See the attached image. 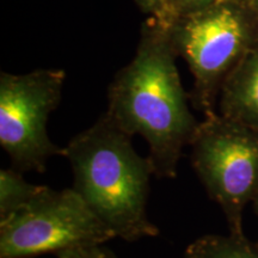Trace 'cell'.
<instances>
[{
    "mask_svg": "<svg viewBox=\"0 0 258 258\" xmlns=\"http://www.w3.org/2000/svg\"><path fill=\"white\" fill-rule=\"evenodd\" d=\"M111 239L112 232L73 188L46 186L29 205L0 220V258H36Z\"/></svg>",
    "mask_w": 258,
    "mask_h": 258,
    "instance_id": "cell-5",
    "label": "cell"
},
{
    "mask_svg": "<svg viewBox=\"0 0 258 258\" xmlns=\"http://www.w3.org/2000/svg\"><path fill=\"white\" fill-rule=\"evenodd\" d=\"M252 206H253V209H254V212H256V214H257V217H258V195L256 196V199L253 200V202H252ZM257 246H258V241H257Z\"/></svg>",
    "mask_w": 258,
    "mask_h": 258,
    "instance_id": "cell-14",
    "label": "cell"
},
{
    "mask_svg": "<svg viewBox=\"0 0 258 258\" xmlns=\"http://www.w3.org/2000/svg\"><path fill=\"white\" fill-rule=\"evenodd\" d=\"M56 258H116L115 253L110 249L103 245H89V246H78L61 251L55 254Z\"/></svg>",
    "mask_w": 258,
    "mask_h": 258,
    "instance_id": "cell-10",
    "label": "cell"
},
{
    "mask_svg": "<svg viewBox=\"0 0 258 258\" xmlns=\"http://www.w3.org/2000/svg\"><path fill=\"white\" fill-rule=\"evenodd\" d=\"M225 2V0H172L170 15L165 22H160L163 24L170 23L172 19L178 17L180 15L188 14V12L196 11V10L206 8V6L215 4V3Z\"/></svg>",
    "mask_w": 258,
    "mask_h": 258,
    "instance_id": "cell-11",
    "label": "cell"
},
{
    "mask_svg": "<svg viewBox=\"0 0 258 258\" xmlns=\"http://www.w3.org/2000/svg\"><path fill=\"white\" fill-rule=\"evenodd\" d=\"M218 112L258 131V43L225 80Z\"/></svg>",
    "mask_w": 258,
    "mask_h": 258,
    "instance_id": "cell-7",
    "label": "cell"
},
{
    "mask_svg": "<svg viewBox=\"0 0 258 258\" xmlns=\"http://www.w3.org/2000/svg\"><path fill=\"white\" fill-rule=\"evenodd\" d=\"M165 25L153 18L141 30L137 53L109 86L105 114L148 144L154 177L175 178L183 148L190 146L200 121L190 110Z\"/></svg>",
    "mask_w": 258,
    "mask_h": 258,
    "instance_id": "cell-1",
    "label": "cell"
},
{
    "mask_svg": "<svg viewBox=\"0 0 258 258\" xmlns=\"http://www.w3.org/2000/svg\"><path fill=\"white\" fill-rule=\"evenodd\" d=\"M249 5V8L252 10V12L256 15V17L258 18V0H245Z\"/></svg>",
    "mask_w": 258,
    "mask_h": 258,
    "instance_id": "cell-13",
    "label": "cell"
},
{
    "mask_svg": "<svg viewBox=\"0 0 258 258\" xmlns=\"http://www.w3.org/2000/svg\"><path fill=\"white\" fill-rule=\"evenodd\" d=\"M184 258H258V246L245 234H206L186 247Z\"/></svg>",
    "mask_w": 258,
    "mask_h": 258,
    "instance_id": "cell-8",
    "label": "cell"
},
{
    "mask_svg": "<svg viewBox=\"0 0 258 258\" xmlns=\"http://www.w3.org/2000/svg\"><path fill=\"white\" fill-rule=\"evenodd\" d=\"M73 172V189L115 238L133 243L159 235L147 201L154 171L124 133L103 112L63 147Z\"/></svg>",
    "mask_w": 258,
    "mask_h": 258,
    "instance_id": "cell-2",
    "label": "cell"
},
{
    "mask_svg": "<svg viewBox=\"0 0 258 258\" xmlns=\"http://www.w3.org/2000/svg\"><path fill=\"white\" fill-rule=\"evenodd\" d=\"M64 78L62 70L0 74V146L14 169L42 173L49 158L62 156L47 122L61 101Z\"/></svg>",
    "mask_w": 258,
    "mask_h": 258,
    "instance_id": "cell-6",
    "label": "cell"
},
{
    "mask_svg": "<svg viewBox=\"0 0 258 258\" xmlns=\"http://www.w3.org/2000/svg\"><path fill=\"white\" fill-rule=\"evenodd\" d=\"M22 173L12 166L0 170V220L25 207L46 189L25 180Z\"/></svg>",
    "mask_w": 258,
    "mask_h": 258,
    "instance_id": "cell-9",
    "label": "cell"
},
{
    "mask_svg": "<svg viewBox=\"0 0 258 258\" xmlns=\"http://www.w3.org/2000/svg\"><path fill=\"white\" fill-rule=\"evenodd\" d=\"M176 55L188 63L190 101L205 116L217 111L225 80L258 43V18L245 0H225L164 24Z\"/></svg>",
    "mask_w": 258,
    "mask_h": 258,
    "instance_id": "cell-3",
    "label": "cell"
},
{
    "mask_svg": "<svg viewBox=\"0 0 258 258\" xmlns=\"http://www.w3.org/2000/svg\"><path fill=\"white\" fill-rule=\"evenodd\" d=\"M190 147L192 169L230 233L244 234V209L258 195V131L214 112L200 121Z\"/></svg>",
    "mask_w": 258,
    "mask_h": 258,
    "instance_id": "cell-4",
    "label": "cell"
},
{
    "mask_svg": "<svg viewBox=\"0 0 258 258\" xmlns=\"http://www.w3.org/2000/svg\"><path fill=\"white\" fill-rule=\"evenodd\" d=\"M143 11L152 15L154 19L165 22L170 15L172 0H137Z\"/></svg>",
    "mask_w": 258,
    "mask_h": 258,
    "instance_id": "cell-12",
    "label": "cell"
}]
</instances>
